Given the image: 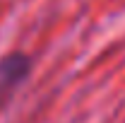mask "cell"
I'll use <instances>...</instances> for the list:
<instances>
[{
  "label": "cell",
  "instance_id": "1",
  "mask_svg": "<svg viewBox=\"0 0 125 123\" xmlns=\"http://www.w3.org/2000/svg\"><path fill=\"white\" fill-rule=\"evenodd\" d=\"M31 73V58L22 51H15L5 58H0V106L7 104L22 82Z\"/></svg>",
  "mask_w": 125,
  "mask_h": 123
}]
</instances>
